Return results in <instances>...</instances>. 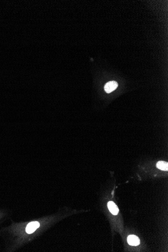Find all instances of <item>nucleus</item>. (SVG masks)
Here are the masks:
<instances>
[{
	"mask_svg": "<svg viewBox=\"0 0 168 252\" xmlns=\"http://www.w3.org/2000/svg\"><path fill=\"white\" fill-rule=\"evenodd\" d=\"M118 84L116 82L110 81L108 82L107 83H106L104 86L105 92L107 93H110L113 92V91H114L118 87Z\"/></svg>",
	"mask_w": 168,
	"mask_h": 252,
	"instance_id": "obj_1",
	"label": "nucleus"
},
{
	"mask_svg": "<svg viewBox=\"0 0 168 252\" xmlns=\"http://www.w3.org/2000/svg\"><path fill=\"white\" fill-rule=\"evenodd\" d=\"M40 224L38 222H33L29 223L27 226L26 228V231L28 234H31L36 230L37 228H38Z\"/></svg>",
	"mask_w": 168,
	"mask_h": 252,
	"instance_id": "obj_2",
	"label": "nucleus"
},
{
	"mask_svg": "<svg viewBox=\"0 0 168 252\" xmlns=\"http://www.w3.org/2000/svg\"><path fill=\"white\" fill-rule=\"evenodd\" d=\"M127 242L130 245L137 246L140 244V240L137 236L130 235L127 238Z\"/></svg>",
	"mask_w": 168,
	"mask_h": 252,
	"instance_id": "obj_3",
	"label": "nucleus"
},
{
	"mask_svg": "<svg viewBox=\"0 0 168 252\" xmlns=\"http://www.w3.org/2000/svg\"><path fill=\"white\" fill-rule=\"evenodd\" d=\"M108 207L113 215H117L118 213V208L113 201H109V202L108 203Z\"/></svg>",
	"mask_w": 168,
	"mask_h": 252,
	"instance_id": "obj_4",
	"label": "nucleus"
},
{
	"mask_svg": "<svg viewBox=\"0 0 168 252\" xmlns=\"http://www.w3.org/2000/svg\"><path fill=\"white\" fill-rule=\"evenodd\" d=\"M157 167L158 169L162 171H167L168 170V164L166 162H158L157 164Z\"/></svg>",
	"mask_w": 168,
	"mask_h": 252,
	"instance_id": "obj_5",
	"label": "nucleus"
}]
</instances>
